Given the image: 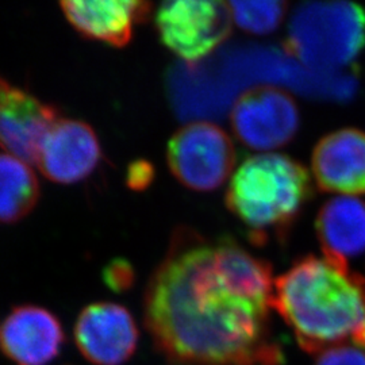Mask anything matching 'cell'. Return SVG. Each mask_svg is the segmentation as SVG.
<instances>
[{
  "mask_svg": "<svg viewBox=\"0 0 365 365\" xmlns=\"http://www.w3.org/2000/svg\"><path fill=\"white\" fill-rule=\"evenodd\" d=\"M272 269L235 238L180 227L145 295V322L160 351L192 365H277Z\"/></svg>",
  "mask_w": 365,
  "mask_h": 365,
  "instance_id": "6da1fadb",
  "label": "cell"
},
{
  "mask_svg": "<svg viewBox=\"0 0 365 365\" xmlns=\"http://www.w3.org/2000/svg\"><path fill=\"white\" fill-rule=\"evenodd\" d=\"M272 307L303 349L324 352L364 327V280L348 264L306 256L274 280Z\"/></svg>",
  "mask_w": 365,
  "mask_h": 365,
  "instance_id": "7a4b0ae2",
  "label": "cell"
},
{
  "mask_svg": "<svg viewBox=\"0 0 365 365\" xmlns=\"http://www.w3.org/2000/svg\"><path fill=\"white\" fill-rule=\"evenodd\" d=\"M313 195L307 170L291 157L260 153L235 170L226 192V206L247 227L253 244L286 238Z\"/></svg>",
  "mask_w": 365,
  "mask_h": 365,
  "instance_id": "3957f363",
  "label": "cell"
},
{
  "mask_svg": "<svg viewBox=\"0 0 365 365\" xmlns=\"http://www.w3.org/2000/svg\"><path fill=\"white\" fill-rule=\"evenodd\" d=\"M365 48V10L351 1H309L295 10L286 52L315 71H344Z\"/></svg>",
  "mask_w": 365,
  "mask_h": 365,
  "instance_id": "277c9868",
  "label": "cell"
},
{
  "mask_svg": "<svg viewBox=\"0 0 365 365\" xmlns=\"http://www.w3.org/2000/svg\"><path fill=\"white\" fill-rule=\"evenodd\" d=\"M232 22L229 3L223 1H165L156 13L161 42L188 63L205 58L229 38Z\"/></svg>",
  "mask_w": 365,
  "mask_h": 365,
  "instance_id": "5b68a950",
  "label": "cell"
},
{
  "mask_svg": "<svg viewBox=\"0 0 365 365\" xmlns=\"http://www.w3.org/2000/svg\"><path fill=\"white\" fill-rule=\"evenodd\" d=\"M168 165L182 185L194 191L221 187L235 168V145L210 122H194L176 131L168 143Z\"/></svg>",
  "mask_w": 365,
  "mask_h": 365,
  "instance_id": "8992f818",
  "label": "cell"
},
{
  "mask_svg": "<svg viewBox=\"0 0 365 365\" xmlns=\"http://www.w3.org/2000/svg\"><path fill=\"white\" fill-rule=\"evenodd\" d=\"M294 98L276 87H257L235 102L232 126L237 138L255 150H272L288 144L299 129Z\"/></svg>",
  "mask_w": 365,
  "mask_h": 365,
  "instance_id": "52a82bcc",
  "label": "cell"
},
{
  "mask_svg": "<svg viewBox=\"0 0 365 365\" xmlns=\"http://www.w3.org/2000/svg\"><path fill=\"white\" fill-rule=\"evenodd\" d=\"M53 106L0 78V148L29 165H36L39 149L58 119Z\"/></svg>",
  "mask_w": 365,
  "mask_h": 365,
  "instance_id": "ba28073f",
  "label": "cell"
},
{
  "mask_svg": "<svg viewBox=\"0 0 365 365\" xmlns=\"http://www.w3.org/2000/svg\"><path fill=\"white\" fill-rule=\"evenodd\" d=\"M101 157V144L90 125L58 118L42 141L36 165L51 182L75 184L91 175Z\"/></svg>",
  "mask_w": 365,
  "mask_h": 365,
  "instance_id": "9c48e42d",
  "label": "cell"
},
{
  "mask_svg": "<svg viewBox=\"0 0 365 365\" xmlns=\"http://www.w3.org/2000/svg\"><path fill=\"white\" fill-rule=\"evenodd\" d=\"M78 351L95 365H120L137 348L138 330L131 314L115 303H93L78 315Z\"/></svg>",
  "mask_w": 365,
  "mask_h": 365,
  "instance_id": "30bf717a",
  "label": "cell"
},
{
  "mask_svg": "<svg viewBox=\"0 0 365 365\" xmlns=\"http://www.w3.org/2000/svg\"><path fill=\"white\" fill-rule=\"evenodd\" d=\"M312 170L318 187L341 196L365 195V133L341 129L314 149Z\"/></svg>",
  "mask_w": 365,
  "mask_h": 365,
  "instance_id": "8fae6325",
  "label": "cell"
},
{
  "mask_svg": "<svg viewBox=\"0 0 365 365\" xmlns=\"http://www.w3.org/2000/svg\"><path fill=\"white\" fill-rule=\"evenodd\" d=\"M64 341L60 321L37 306L14 309L0 327V346L16 365H46Z\"/></svg>",
  "mask_w": 365,
  "mask_h": 365,
  "instance_id": "7c38bea8",
  "label": "cell"
},
{
  "mask_svg": "<svg viewBox=\"0 0 365 365\" xmlns=\"http://www.w3.org/2000/svg\"><path fill=\"white\" fill-rule=\"evenodd\" d=\"M60 6L80 34L115 48L129 43L134 26L148 19L152 7L150 3L133 0H69Z\"/></svg>",
  "mask_w": 365,
  "mask_h": 365,
  "instance_id": "4fadbf2b",
  "label": "cell"
},
{
  "mask_svg": "<svg viewBox=\"0 0 365 365\" xmlns=\"http://www.w3.org/2000/svg\"><path fill=\"white\" fill-rule=\"evenodd\" d=\"M315 227L325 256L346 264L365 252V202L356 196L331 197L319 210Z\"/></svg>",
  "mask_w": 365,
  "mask_h": 365,
  "instance_id": "5bb4252c",
  "label": "cell"
},
{
  "mask_svg": "<svg viewBox=\"0 0 365 365\" xmlns=\"http://www.w3.org/2000/svg\"><path fill=\"white\" fill-rule=\"evenodd\" d=\"M38 179L25 161L0 153V223H14L27 217L38 203Z\"/></svg>",
  "mask_w": 365,
  "mask_h": 365,
  "instance_id": "9a60e30c",
  "label": "cell"
},
{
  "mask_svg": "<svg viewBox=\"0 0 365 365\" xmlns=\"http://www.w3.org/2000/svg\"><path fill=\"white\" fill-rule=\"evenodd\" d=\"M235 22L253 34H268L282 24L287 4L284 1H232L229 3Z\"/></svg>",
  "mask_w": 365,
  "mask_h": 365,
  "instance_id": "2e32d148",
  "label": "cell"
},
{
  "mask_svg": "<svg viewBox=\"0 0 365 365\" xmlns=\"http://www.w3.org/2000/svg\"><path fill=\"white\" fill-rule=\"evenodd\" d=\"M315 365H365V352L356 346L337 345L321 352Z\"/></svg>",
  "mask_w": 365,
  "mask_h": 365,
  "instance_id": "e0dca14e",
  "label": "cell"
},
{
  "mask_svg": "<svg viewBox=\"0 0 365 365\" xmlns=\"http://www.w3.org/2000/svg\"><path fill=\"white\" fill-rule=\"evenodd\" d=\"M105 282L113 289H126L133 282V269L125 260H114L103 272Z\"/></svg>",
  "mask_w": 365,
  "mask_h": 365,
  "instance_id": "ac0fdd59",
  "label": "cell"
},
{
  "mask_svg": "<svg viewBox=\"0 0 365 365\" xmlns=\"http://www.w3.org/2000/svg\"><path fill=\"white\" fill-rule=\"evenodd\" d=\"M155 178V170L146 161H137L131 164L128 172V184L133 190H144Z\"/></svg>",
  "mask_w": 365,
  "mask_h": 365,
  "instance_id": "d6986e66",
  "label": "cell"
},
{
  "mask_svg": "<svg viewBox=\"0 0 365 365\" xmlns=\"http://www.w3.org/2000/svg\"><path fill=\"white\" fill-rule=\"evenodd\" d=\"M353 341H354L357 345H360V346L365 348V325L363 327V329L359 331V334L354 337Z\"/></svg>",
  "mask_w": 365,
  "mask_h": 365,
  "instance_id": "ffe728a7",
  "label": "cell"
}]
</instances>
